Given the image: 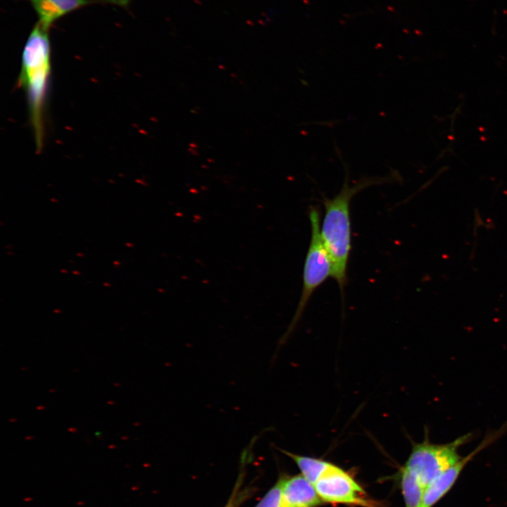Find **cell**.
Returning a JSON list of instances; mask_svg holds the SVG:
<instances>
[{
    "label": "cell",
    "mask_w": 507,
    "mask_h": 507,
    "mask_svg": "<svg viewBox=\"0 0 507 507\" xmlns=\"http://www.w3.org/2000/svg\"><path fill=\"white\" fill-rule=\"evenodd\" d=\"M51 74L49 28L37 22L23 50L18 85L26 95L30 123L37 153H40L44 147L45 114Z\"/></svg>",
    "instance_id": "cell-1"
},
{
    "label": "cell",
    "mask_w": 507,
    "mask_h": 507,
    "mask_svg": "<svg viewBox=\"0 0 507 507\" xmlns=\"http://www.w3.org/2000/svg\"><path fill=\"white\" fill-rule=\"evenodd\" d=\"M345 172L344 182L340 192L332 199L323 196L325 215L320 227V235L332 264V277L337 281L342 294L346 282V268L351 250V200L366 187L390 182L399 176L393 172L384 177H363L351 186L346 168Z\"/></svg>",
    "instance_id": "cell-2"
},
{
    "label": "cell",
    "mask_w": 507,
    "mask_h": 507,
    "mask_svg": "<svg viewBox=\"0 0 507 507\" xmlns=\"http://www.w3.org/2000/svg\"><path fill=\"white\" fill-rule=\"evenodd\" d=\"M308 215L311 237L304 263L301 295L294 318L280 344L284 343L294 330L313 293L332 274L331 261L320 235V212L316 207L311 206Z\"/></svg>",
    "instance_id": "cell-3"
},
{
    "label": "cell",
    "mask_w": 507,
    "mask_h": 507,
    "mask_svg": "<svg viewBox=\"0 0 507 507\" xmlns=\"http://www.w3.org/2000/svg\"><path fill=\"white\" fill-rule=\"evenodd\" d=\"M427 434L423 442L413 444L403 465L416 476L425 489L461 458L458 452L459 447L472 439V433H468L451 442L436 444L430 442Z\"/></svg>",
    "instance_id": "cell-4"
},
{
    "label": "cell",
    "mask_w": 507,
    "mask_h": 507,
    "mask_svg": "<svg viewBox=\"0 0 507 507\" xmlns=\"http://www.w3.org/2000/svg\"><path fill=\"white\" fill-rule=\"evenodd\" d=\"M314 486L323 502L363 507H382L380 503L367 495L350 474L331 463Z\"/></svg>",
    "instance_id": "cell-5"
},
{
    "label": "cell",
    "mask_w": 507,
    "mask_h": 507,
    "mask_svg": "<svg viewBox=\"0 0 507 507\" xmlns=\"http://www.w3.org/2000/svg\"><path fill=\"white\" fill-rule=\"evenodd\" d=\"M507 432V420L497 430L488 432L480 444L468 456L461 458L456 463L444 471L435 480L426 487L422 507H431L451 489L464 466L474 456Z\"/></svg>",
    "instance_id": "cell-6"
},
{
    "label": "cell",
    "mask_w": 507,
    "mask_h": 507,
    "mask_svg": "<svg viewBox=\"0 0 507 507\" xmlns=\"http://www.w3.org/2000/svg\"><path fill=\"white\" fill-rule=\"evenodd\" d=\"M131 0H30L42 25L50 28L61 18L82 7L95 4H108L126 8Z\"/></svg>",
    "instance_id": "cell-7"
},
{
    "label": "cell",
    "mask_w": 507,
    "mask_h": 507,
    "mask_svg": "<svg viewBox=\"0 0 507 507\" xmlns=\"http://www.w3.org/2000/svg\"><path fill=\"white\" fill-rule=\"evenodd\" d=\"M283 507H317L323 501L314 484L302 475L282 477Z\"/></svg>",
    "instance_id": "cell-8"
},
{
    "label": "cell",
    "mask_w": 507,
    "mask_h": 507,
    "mask_svg": "<svg viewBox=\"0 0 507 507\" xmlns=\"http://www.w3.org/2000/svg\"><path fill=\"white\" fill-rule=\"evenodd\" d=\"M400 484L406 507H422L425 489L405 466L400 470Z\"/></svg>",
    "instance_id": "cell-9"
},
{
    "label": "cell",
    "mask_w": 507,
    "mask_h": 507,
    "mask_svg": "<svg viewBox=\"0 0 507 507\" xmlns=\"http://www.w3.org/2000/svg\"><path fill=\"white\" fill-rule=\"evenodd\" d=\"M281 451L296 463L301 475L313 484H315L330 463L319 458L297 455L284 450Z\"/></svg>",
    "instance_id": "cell-10"
},
{
    "label": "cell",
    "mask_w": 507,
    "mask_h": 507,
    "mask_svg": "<svg viewBox=\"0 0 507 507\" xmlns=\"http://www.w3.org/2000/svg\"><path fill=\"white\" fill-rule=\"evenodd\" d=\"M282 483L280 478L255 507H283Z\"/></svg>",
    "instance_id": "cell-11"
}]
</instances>
